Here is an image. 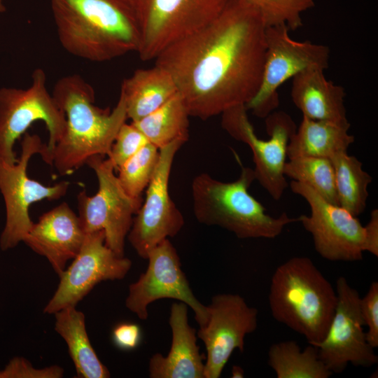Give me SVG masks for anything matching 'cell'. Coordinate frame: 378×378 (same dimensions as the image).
<instances>
[{"label":"cell","mask_w":378,"mask_h":378,"mask_svg":"<svg viewBox=\"0 0 378 378\" xmlns=\"http://www.w3.org/2000/svg\"><path fill=\"white\" fill-rule=\"evenodd\" d=\"M266 27L246 0H229L210 23L155 59L172 76L190 116L206 120L246 105L260 86Z\"/></svg>","instance_id":"6da1fadb"},{"label":"cell","mask_w":378,"mask_h":378,"mask_svg":"<svg viewBox=\"0 0 378 378\" xmlns=\"http://www.w3.org/2000/svg\"><path fill=\"white\" fill-rule=\"evenodd\" d=\"M58 38L69 53L92 62L137 52L140 34L130 0H49Z\"/></svg>","instance_id":"7a4b0ae2"},{"label":"cell","mask_w":378,"mask_h":378,"mask_svg":"<svg viewBox=\"0 0 378 378\" xmlns=\"http://www.w3.org/2000/svg\"><path fill=\"white\" fill-rule=\"evenodd\" d=\"M66 117L64 134L51 154L61 175L69 174L94 155H108L120 127L127 119L123 96L112 111L94 104V90L81 76L59 79L52 94Z\"/></svg>","instance_id":"3957f363"},{"label":"cell","mask_w":378,"mask_h":378,"mask_svg":"<svg viewBox=\"0 0 378 378\" xmlns=\"http://www.w3.org/2000/svg\"><path fill=\"white\" fill-rule=\"evenodd\" d=\"M273 318L316 344L325 337L337 303L336 290L307 257H293L274 271L268 295Z\"/></svg>","instance_id":"277c9868"},{"label":"cell","mask_w":378,"mask_h":378,"mask_svg":"<svg viewBox=\"0 0 378 378\" xmlns=\"http://www.w3.org/2000/svg\"><path fill=\"white\" fill-rule=\"evenodd\" d=\"M255 180L253 169L241 167L236 181L223 182L206 173L192 182V210L200 223L218 226L239 239H273L288 224L298 222L283 212L278 217L266 213L265 206L249 192Z\"/></svg>","instance_id":"5b68a950"},{"label":"cell","mask_w":378,"mask_h":378,"mask_svg":"<svg viewBox=\"0 0 378 378\" xmlns=\"http://www.w3.org/2000/svg\"><path fill=\"white\" fill-rule=\"evenodd\" d=\"M43 121L49 133L43 160L51 164V154L62 138L66 117L46 88V75L42 69L31 74V83L25 88H0V160L13 164L18 161L15 141L36 121Z\"/></svg>","instance_id":"8992f818"},{"label":"cell","mask_w":378,"mask_h":378,"mask_svg":"<svg viewBox=\"0 0 378 378\" xmlns=\"http://www.w3.org/2000/svg\"><path fill=\"white\" fill-rule=\"evenodd\" d=\"M229 0H130L137 20L143 61L212 22Z\"/></svg>","instance_id":"52a82bcc"},{"label":"cell","mask_w":378,"mask_h":378,"mask_svg":"<svg viewBox=\"0 0 378 378\" xmlns=\"http://www.w3.org/2000/svg\"><path fill=\"white\" fill-rule=\"evenodd\" d=\"M46 144L37 134L26 132L21 141V154L18 161L10 164L0 160V191L6 205V223L0 236V248L6 251L23 241L34 222L29 209L36 202L56 200L64 196L69 182L61 181L53 186H44L29 178L27 166L31 158L42 155Z\"/></svg>","instance_id":"ba28073f"},{"label":"cell","mask_w":378,"mask_h":378,"mask_svg":"<svg viewBox=\"0 0 378 378\" xmlns=\"http://www.w3.org/2000/svg\"><path fill=\"white\" fill-rule=\"evenodd\" d=\"M247 111L245 105L226 110L221 113V126L233 139L248 146L253 153L255 180L278 201L288 187L284 167L288 144L296 125L284 111L271 113L265 121L270 139L262 140L257 136Z\"/></svg>","instance_id":"9c48e42d"},{"label":"cell","mask_w":378,"mask_h":378,"mask_svg":"<svg viewBox=\"0 0 378 378\" xmlns=\"http://www.w3.org/2000/svg\"><path fill=\"white\" fill-rule=\"evenodd\" d=\"M86 164L97 178L98 190L92 196H77L78 218L85 233L102 230L105 243L116 255L124 256L125 241L142 200L129 196L121 186L111 161L94 155Z\"/></svg>","instance_id":"30bf717a"},{"label":"cell","mask_w":378,"mask_h":378,"mask_svg":"<svg viewBox=\"0 0 378 378\" xmlns=\"http://www.w3.org/2000/svg\"><path fill=\"white\" fill-rule=\"evenodd\" d=\"M284 25L266 27L265 52L262 79L254 97L245 105L258 118H266L279 104L278 89L286 81L309 68L326 69L328 46L298 41Z\"/></svg>","instance_id":"8fae6325"},{"label":"cell","mask_w":378,"mask_h":378,"mask_svg":"<svg viewBox=\"0 0 378 378\" xmlns=\"http://www.w3.org/2000/svg\"><path fill=\"white\" fill-rule=\"evenodd\" d=\"M185 143L176 140L159 149L158 164L146 188L144 202L134 215L127 234L129 242L141 258L147 259L153 248L178 234L185 224L169 192L174 159Z\"/></svg>","instance_id":"7c38bea8"},{"label":"cell","mask_w":378,"mask_h":378,"mask_svg":"<svg viewBox=\"0 0 378 378\" xmlns=\"http://www.w3.org/2000/svg\"><path fill=\"white\" fill-rule=\"evenodd\" d=\"M293 192L309 205V216L302 214L298 222L309 232L316 251L331 261L361 260L365 252V227L358 217L333 204L309 186L295 181L290 183Z\"/></svg>","instance_id":"4fadbf2b"},{"label":"cell","mask_w":378,"mask_h":378,"mask_svg":"<svg viewBox=\"0 0 378 378\" xmlns=\"http://www.w3.org/2000/svg\"><path fill=\"white\" fill-rule=\"evenodd\" d=\"M148 267L129 286L126 307L141 320L148 316V307L154 301L169 298L183 302L195 314L199 327L208 318L207 307L194 295L176 248L169 239L158 244L148 253Z\"/></svg>","instance_id":"5bb4252c"},{"label":"cell","mask_w":378,"mask_h":378,"mask_svg":"<svg viewBox=\"0 0 378 378\" xmlns=\"http://www.w3.org/2000/svg\"><path fill=\"white\" fill-rule=\"evenodd\" d=\"M337 303L327 333L316 344L318 356L333 373L342 372L351 363L369 368L378 363V356L368 343L360 311L358 292L344 276L336 281Z\"/></svg>","instance_id":"9a60e30c"},{"label":"cell","mask_w":378,"mask_h":378,"mask_svg":"<svg viewBox=\"0 0 378 378\" xmlns=\"http://www.w3.org/2000/svg\"><path fill=\"white\" fill-rule=\"evenodd\" d=\"M132 265L129 258L116 255L106 246L104 231L85 233L79 253L59 276L58 286L43 313L54 314L76 307L99 282L123 279Z\"/></svg>","instance_id":"2e32d148"},{"label":"cell","mask_w":378,"mask_h":378,"mask_svg":"<svg viewBox=\"0 0 378 378\" xmlns=\"http://www.w3.org/2000/svg\"><path fill=\"white\" fill-rule=\"evenodd\" d=\"M208 318L197 331L204 344V378H219L235 349L243 352L246 335L258 327V311L239 295L217 294L206 306Z\"/></svg>","instance_id":"e0dca14e"},{"label":"cell","mask_w":378,"mask_h":378,"mask_svg":"<svg viewBox=\"0 0 378 378\" xmlns=\"http://www.w3.org/2000/svg\"><path fill=\"white\" fill-rule=\"evenodd\" d=\"M85 235L78 216L67 203L62 202L34 223L23 242L46 258L59 276L67 262L79 253Z\"/></svg>","instance_id":"ac0fdd59"},{"label":"cell","mask_w":378,"mask_h":378,"mask_svg":"<svg viewBox=\"0 0 378 378\" xmlns=\"http://www.w3.org/2000/svg\"><path fill=\"white\" fill-rule=\"evenodd\" d=\"M188 307L181 302L172 304L170 349L166 356L155 353L150 357V378H204V358L197 344V331L188 323Z\"/></svg>","instance_id":"d6986e66"},{"label":"cell","mask_w":378,"mask_h":378,"mask_svg":"<svg viewBox=\"0 0 378 378\" xmlns=\"http://www.w3.org/2000/svg\"><path fill=\"white\" fill-rule=\"evenodd\" d=\"M324 71L309 68L295 76L291 99L304 117L350 126L344 106V89L327 80Z\"/></svg>","instance_id":"ffe728a7"},{"label":"cell","mask_w":378,"mask_h":378,"mask_svg":"<svg viewBox=\"0 0 378 378\" xmlns=\"http://www.w3.org/2000/svg\"><path fill=\"white\" fill-rule=\"evenodd\" d=\"M177 92L169 73L155 65L136 69L123 80L120 93L125 99L127 118L135 122L157 110Z\"/></svg>","instance_id":"44dd1931"},{"label":"cell","mask_w":378,"mask_h":378,"mask_svg":"<svg viewBox=\"0 0 378 378\" xmlns=\"http://www.w3.org/2000/svg\"><path fill=\"white\" fill-rule=\"evenodd\" d=\"M349 128L350 126L302 116L299 127L288 142L287 157L330 159L340 152H347L354 142V136L349 133Z\"/></svg>","instance_id":"7402d4cb"},{"label":"cell","mask_w":378,"mask_h":378,"mask_svg":"<svg viewBox=\"0 0 378 378\" xmlns=\"http://www.w3.org/2000/svg\"><path fill=\"white\" fill-rule=\"evenodd\" d=\"M55 331L67 344L77 377L108 378V369L102 363L94 350L85 328L84 314L76 307H67L55 312Z\"/></svg>","instance_id":"603a6c76"},{"label":"cell","mask_w":378,"mask_h":378,"mask_svg":"<svg viewBox=\"0 0 378 378\" xmlns=\"http://www.w3.org/2000/svg\"><path fill=\"white\" fill-rule=\"evenodd\" d=\"M189 113L177 92L165 104L139 120L132 122L158 149L189 138Z\"/></svg>","instance_id":"cb8c5ba5"},{"label":"cell","mask_w":378,"mask_h":378,"mask_svg":"<svg viewBox=\"0 0 378 378\" xmlns=\"http://www.w3.org/2000/svg\"><path fill=\"white\" fill-rule=\"evenodd\" d=\"M268 365L277 378H328L332 374L319 358L316 346L309 344L301 351L293 340L273 344L268 351Z\"/></svg>","instance_id":"d4e9b609"},{"label":"cell","mask_w":378,"mask_h":378,"mask_svg":"<svg viewBox=\"0 0 378 378\" xmlns=\"http://www.w3.org/2000/svg\"><path fill=\"white\" fill-rule=\"evenodd\" d=\"M334 168L338 204L358 217L366 208L368 187L372 177L363 169V163L347 152L330 158Z\"/></svg>","instance_id":"484cf974"},{"label":"cell","mask_w":378,"mask_h":378,"mask_svg":"<svg viewBox=\"0 0 378 378\" xmlns=\"http://www.w3.org/2000/svg\"><path fill=\"white\" fill-rule=\"evenodd\" d=\"M284 174L317 192L328 202L338 204L334 168L329 158L302 156L289 159Z\"/></svg>","instance_id":"4316f807"},{"label":"cell","mask_w":378,"mask_h":378,"mask_svg":"<svg viewBox=\"0 0 378 378\" xmlns=\"http://www.w3.org/2000/svg\"><path fill=\"white\" fill-rule=\"evenodd\" d=\"M159 159V149L146 144L118 169V181L131 197L142 200L141 195L150 183Z\"/></svg>","instance_id":"83f0119b"},{"label":"cell","mask_w":378,"mask_h":378,"mask_svg":"<svg viewBox=\"0 0 378 378\" xmlns=\"http://www.w3.org/2000/svg\"><path fill=\"white\" fill-rule=\"evenodd\" d=\"M259 12L265 27L284 25L289 30L301 27V15L314 7L315 0H246Z\"/></svg>","instance_id":"f1b7e54d"},{"label":"cell","mask_w":378,"mask_h":378,"mask_svg":"<svg viewBox=\"0 0 378 378\" xmlns=\"http://www.w3.org/2000/svg\"><path fill=\"white\" fill-rule=\"evenodd\" d=\"M149 141L132 122H125L118 132L112 144L108 159L115 170L136 153Z\"/></svg>","instance_id":"f546056e"},{"label":"cell","mask_w":378,"mask_h":378,"mask_svg":"<svg viewBox=\"0 0 378 378\" xmlns=\"http://www.w3.org/2000/svg\"><path fill=\"white\" fill-rule=\"evenodd\" d=\"M64 369L54 365L37 369L24 358L15 357L1 370L0 378H61Z\"/></svg>","instance_id":"4dcf8cb0"},{"label":"cell","mask_w":378,"mask_h":378,"mask_svg":"<svg viewBox=\"0 0 378 378\" xmlns=\"http://www.w3.org/2000/svg\"><path fill=\"white\" fill-rule=\"evenodd\" d=\"M360 315L365 326L368 343L373 348L378 347V282L372 281L363 298L360 299Z\"/></svg>","instance_id":"1f68e13d"},{"label":"cell","mask_w":378,"mask_h":378,"mask_svg":"<svg viewBox=\"0 0 378 378\" xmlns=\"http://www.w3.org/2000/svg\"><path fill=\"white\" fill-rule=\"evenodd\" d=\"M112 340L114 344L120 349L132 350L141 342V328L139 325L132 323H119L113 329Z\"/></svg>","instance_id":"d6a6232c"},{"label":"cell","mask_w":378,"mask_h":378,"mask_svg":"<svg viewBox=\"0 0 378 378\" xmlns=\"http://www.w3.org/2000/svg\"><path fill=\"white\" fill-rule=\"evenodd\" d=\"M365 227V251L378 257V209H374L370 213L368 223Z\"/></svg>","instance_id":"836d02e7"},{"label":"cell","mask_w":378,"mask_h":378,"mask_svg":"<svg viewBox=\"0 0 378 378\" xmlns=\"http://www.w3.org/2000/svg\"><path fill=\"white\" fill-rule=\"evenodd\" d=\"M244 377V371L243 368L239 365H233L231 370L232 378H243Z\"/></svg>","instance_id":"e575fe53"},{"label":"cell","mask_w":378,"mask_h":378,"mask_svg":"<svg viewBox=\"0 0 378 378\" xmlns=\"http://www.w3.org/2000/svg\"><path fill=\"white\" fill-rule=\"evenodd\" d=\"M6 10V6L4 4L3 0H0V14L4 13Z\"/></svg>","instance_id":"d590c367"}]
</instances>
